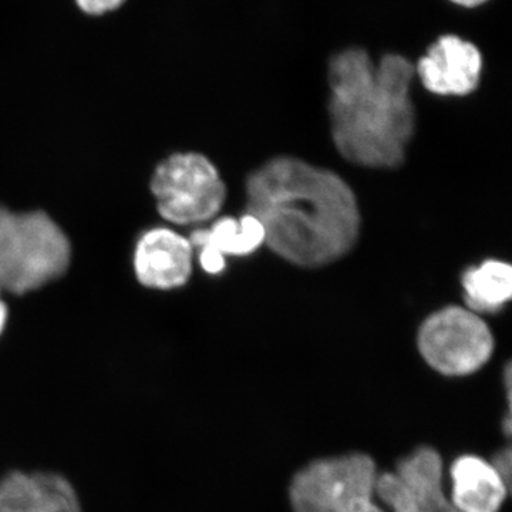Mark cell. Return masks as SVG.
<instances>
[{
  "instance_id": "2",
  "label": "cell",
  "mask_w": 512,
  "mask_h": 512,
  "mask_svg": "<svg viewBox=\"0 0 512 512\" xmlns=\"http://www.w3.org/2000/svg\"><path fill=\"white\" fill-rule=\"evenodd\" d=\"M414 66L404 56L379 63L362 49H348L329 64L333 143L350 163L397 168L416 130L412 100Z\"/></svg>"
},
{
  "instance_id": "11",
  "label": "cell",
  "mask_w": 512,
  "mask_h": 512,
  "mask_svg": "<svg viewBox=\"0 0 512 512\" xmlns=\"http://www.w3.org/2000/svg\"><path fill=\"white\" fill-rule=\"evenodd\" d=\"M0 512H82V508L66 478L10 473L0 481Z\"/></svg>"
},
{
  "instance_id": "9",
  "label": "cell",
  "mask_w": 512,
  "mask_h": 512,
  "mask_svg": "<svg viewBox=\"0 0 512 512\" xmlns=\"http://www.w3.org/2000/svg\"><path fill=\"white\" fill-rule=\"evenodd\" d=\"M190 239L173 228L147 229L137 239L133 268L137 281L148 289L173 291L183 288L192 274Z\"/></svg>"
},
{
  "instance_id": "17",
  "label": "cell",
  "mask_w": 512,
  "mask_h": 512,
  "mask_svg": "<svg viewBox=\"0 0 512 512\" xmlns=\"http://www.w3.org/2000/svg\"><path fill=\"white\" fill-rule=\"evenodd\" d=\"M8 318V305H6V303L2 301V298H0V335H2L3 330H5L6 323H8Z\"/></svg>"
},
{
  "instance_id": "5",
  "label": "cell",
  "mask_w": 512,
  "mask_h": 512,
  "mask_svg": "<svg viewBox=\"0 0 512 512\" xmlns=\"http://www.w3.org/2000/svg\"><path fill=\"white\" fill-rule=\"evenodd\" d=\"M157 211L174 225L210 221L224 207L227 187L210 158L175 153L157 165L150 184Z\"/></svg>"
},
{
  "instance_id": "1",
  "label": "cell",
  "mask_w": 512,
  "mask_h": 512,
  "mask_svg": "<svg viewBox=\"0 0 512 512\" xmlns=\"http://www.w3.org/2000/svg\"><path fill=\"white\" fill-rule=\"evenodd\" d=\"M247 214L264 228L272 252L301 268L343 258L360 234L355 192L333 171L276 157L249 175Z\"/></svg>"
},
{
  "instance_id": "12",
  "label": "cell",
  "mask_w": 512,
  "mask_h": 512,
  "mask_svg": "<svg viewBox=\"0 0 512 512\" xmlns=\"http://www.w3.org/2000/svg\"><path fill=\"white\" fill-rule=\"evenodd\" d=\"M192 248L227 256H248L265 244L264 228L251 214L220 218L207 229H195L190 235Z\"/></svg>"
},
{
  "instance_id": "3",
  "label": "cell",
  "mask_w": 512,
  "mask_h": 512,
  "mask_svg": "<svg viewBox=\"0 0 512 512\" xmlns=\"http://www.w3.org/2000/svg\"><path fill=\"white\" fill-rule=\"evenodd\" d=\"M72 245L43 211L0 207V286L15 295L37 291L66 274Z\"/></svg>"
},
{
  "instance_id": "18",
  "label": "cell",
  "mask_w": 512,
  "mask_h": 512,
  "mask_svg": "<svg viewBox=\"0 0 512 512\" xmlns=\"http://www.w3.org/2000/svg\"><path fill=\"white\" fill-rule=\"evenodd\" d=\"M0 293H2V286H0Z\"/></svg>"
},
{
  "instance_id": "10",
  "label": "cell",
  "mask_w": 512,
  "mask_h": 512,
  "mask_svg": "<svg viewBox=\"0 0 512 512\" xmlns=\"http://www.w3.org/2000/svg\"><path fill=\"white\" fill-rule=\"evenodd\" d=\"M448 478V498L458 512H500L510 493V483L494 464L476 454L457 457Z\"/></svg>"
},
{
  "instance_id": "8",
  "label": "cell",
  "mask_w": 512,
  "mask_h": 512,
  "mask_svg": "<svg viewBox=\"0 0 512 512\" xmlns=\"http://www.w3.org/2000/svg\"><path fill=\"white\" fill-rule=\"evenodd\" d=\"M414 73L437 96H468L483 74V55L474 43L460 36H441L420 57Z\"/></svg>"
},
{
  "instance_id": "6",
  "label": "cell",
  "mask_w": 512,
  "mask_h": 512,
  "mask_svg": "<svg viewBox=\"0 0 512 512\" xmlns=\"http://www.w3.org/2000/svg\"><path fill=\"white\" fill-rule=\"evenodd\" d=\"M417 348L424 362L439 375L466 377L490 362L495 340L480 315L463 306H447L421 323Z\"/></svg>"
},
{
  "instance_id": "15",
  "label": "cell",
  "mask_w": 512,
  "mask_h": 512,
  "mask_svg": "<svg viewBox=\"0 0 512 512\" xmlns=\"http://www.w3.org/2000/svg\"><path fill=\"white\" fill-rule=\"evenodd\" d=\"M491 463L494 464V467L497 468L498 471H500L501 476L505 478V480L510 483L511 478V451L510 448H504V450H501L500 453L497 454L491 460Z\"/></svg>"
},
{
  "instance_id": "14",
  "label": "cell",
  "mask_w": 512,
  "mask_h": 512,
  "mask_svg": "<svg viewBox=\"0 0 512 512\" xmlns=\"http://www.w3.org/2000/svg\"><path fill=\"white\" fill-rule=\"evenodd\" d=\"M126 0H76L79 8L89 15H104L120 8Z\"/></svg>"
},
{
  "instance_id": "13",
  "label": "cell",
  "mask_w": 512,
  "mask_h": 512,
  "mask_svg": "<svg viewBox=\"0 0 512 512\" xmlns=\"http://www.w3.org/2000/svg\"><path fill=\"white\" fill-rule=\"evenodd\" d=\"M467 309L477 313H497L511 301L512 268L497 259L468 268L461 278Z\"/></svg>"
},
{
  "instance_id": "4",
  "label": "cell",
  "mask_w": 512,
  "mask_h": 512,
  "mask_svg": "<svg viewBox=\"0 0 512 512\" xmlns=\"http://www.w3.org/2000/svg\"><path fill=\"white\" fill-rule=\"evenodd\" d=\"M379 470L365 453L316 458L289 484L292 512H386L376 497Z\"/></svg>"
},
{
  "instance_id": "16",
  "label": "cell",
  "mask_w": 512,
  "mask_h": 512,
  "mask_svg": "<svg viewBox=\"0 0 512 512\" xmlns=\"http://www.w3.org/2000/svg\"><path fill=\"white\" fill-rule=\"evenodd\" d=\"M450 2L454 3V5L460 6V8L476 9L485 5V3L490 2V0H450Z\"/></svg>"
},
{
  "instance_id": "7",
  "label": "cell",
  "mask_w": 512,
  "mask_h": 512,
  "mask_svg": "<svg viewBox=\"0 0 512 512\" xmlns=\"http://www.w3.org/2000/svg\"><path fill=\"white\" fill-rule=\"evenodd\" d=\"M376 497L386 512H458L444 488L443 457L421 446L393 471L379 473Z\"/></svg>"
}]
</instances>
